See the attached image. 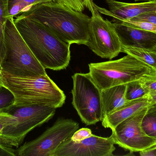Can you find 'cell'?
<instances>
[{"label":"cell","mask_w":156,"mask_h":156,"mask_svg":"<svg viewBox=\"0 0 156 156\" xmlns=\"http://www.w3.org/2000/svg\"><path fill=\"white\" fill-rule=\"evenodd\" d=\"M22 18L39 22L70 45L88 43L90 17L60 3L50 1L38 4L14 18Z\"/></svg>","instance_id":"obj_1"},{"label":"cell","mask_w":156,"mask_h":156,"mask_svg":"<svg viewBox=\"0 0 156 156\" xmlns=\"http://www.w3.org/2000/svg\"><path fill=\"white\" fill-rule=\"evenodd\" d=\"M21 35L45 69H66L71 59V45L41 23L28 18H14Z\"/></svg>","instance_id":"obj_2"},{"label":"cell","mask_w":156,"mask_h":156,"mask_svg":"<svg viewBox=\"0 0 156 156\" xmlns=\"http://www.w3.org/2000/svg\"><path fill=\"white\" fill-rule=\"evenodd\" d=\"M4 86L14 96L15 106H48L55 109L65 104L66 96L48 75L20 78L2 72Z\"/></svg>","instance_id":"obj_3"},{"label":"cell","mask_w":156,"mask_h":156,"mask_svg":"<svg viewBox=\"0 0 156 156\" xmlns=\"http://www.w3.org/2000/svg\"><path fill=\"white\" fill-rule=\"evenodd\" d=\"M4 36L5 56L2 72L20 78L47 75L16 28L13 17H9L5 23Z\"/></svg>","instance_id":"obj_4"},{"label":"cell","mask_w":156,"mask_h":156,"mask_svg":"<svg viewBox=\"0 0 156 156\" xmlns=\"http://www.w3.org/2000/svg\"><path fill=\"white\" fill-rule=\"evenodd\" d=\"M89 74L101 91L138 80L152 68L130 55L116 60L89 64Z\"/></svg>","instance_id":"obj_5"},{"label":"cell","mask_w":156,"mask_h":156,"mask_svg":"<svg viewBox=\"0 0 156 156\" xmlns=\"http://www.w3.org/2000/svg\"><path fill=\"white\" fill-rule=\"evenodd\" d=\"M16 118V122L5 127L0 136V145L18 148L27 135L36 127L51 120L56 109L38 105L17 106L12 104L3 108Z\"/></svg>","instance_id":"obj_6"},{"label":"cell","mask_w":156,"mask_h":156,"mask_svg":"<svg viewBox=\"0 0 156 156\" xmlns=\"http://www.w3.org/2000/svg\"><path fill=\"white\" fill-rule=\"evenodd\" d=\"M72 104L86 125L96 124L103 119L101 90L89 73H76L72 76Z\"/></svg>","instance_id":"obj_7"},{"label":"cell","mask_w":156,"mask_h":156,"mask_svg":"<svg viewBox=\"0 0 156 156\" xmlns=\"http://www.w3.org/2000/svg\"><path fill=\"white\" fill-rule=\"evenodd\" d=\"M79 128L72 119L60 118L36 139L25 143L16 150L17 156H52L55 150Z\"/></svg>","instance_id":"obj_8"},{"label":"cell","mask_w":156,"mask_h":156,"mask_svg":"<svg viewBox=\"0 0 156 156\" xmlns=\"http://www.w3.org/2000/svg\"><path fill=\"white\" fill-rule=\"evenodd\" d=\"M91 14L86 46L102 58L117 56L122 52V44L113 23L104 19L95 6Z\"/></svg>","instance_id":"obj_9"},{"label":"cell","mask_w":156,"mask_h":156,"mask_svg":"<svg viewBox=\"0 0 156 156\" xmlns=\"http://www.w3.org/2000/svg\"><path fill=\"white\" fill-rule=\"evenodd\" d=\"M147 107L139 110L112 130L111 136L115 144L132 153H139L156 146V139L148 136L141 125Z\"/></svg>","instance_id":"obj_10"},{"label":"cell","mask_w":156,"mask_h":156,"mask_svg":"<svg viewBox=\"0 0 156 156\" xmlns=\"http://www.w3.org/2000/svg\"><path fill=\"white\" fill-rule=\"evenodd\" d=\"M112 136L103 137L92 135L80 142L71 137L63 142L52 156H111L115 150Z\"/></svg>","instance_id":"obj_11"},{"label":"cell","mask_w":156,"mask_h":156,"mask_svg":"<svg viewBox=\"0 0 156 156\" xmlns=\"http://www.w3.org/2000/svg\"><path fill=\"white\" fill-rule=\"evenodd\" d=\"M109 10L94 4L100 13L109 16L114 20H131L140 15L156 11V0L140 3H126L115 0H106Z\"/></svg>","instance_id":"obj_12"},{"label":"cell","mask_w":156,"mask_h":156,"mask_svg":"<svg viewBox=\"0 0 156 156\" xmlns=\"http://www.w3.org/2000/svg\"><path fill=\"white\" fill-rule=\"evenodd\" d=\"M122 45L142 48L156 51V34L113 22Z\"/></svg>","instance_id":"obj_13"},{"label":"cell","mask_w":156,"mask_h":156,"mask_svg":"<svg viewBox=\"0 0 156 156\" xmlns=\"http://www.w3.org/2000/svg\"><path fill=\"white\" fill-rule=\"evenodd\" d=\"M149 105L147 95L143 98L127 101L122 106L106 114L102 120V125L105 128L114 129L118 124L134 114Z\"/></svg>","instance_id":"obj_14"},{"label":"cell","mask_w":156,"mask_h":156,"mask_svg":"<svg viewBox=\"0 0 156 156\" xmlns=\"http://www.w3.org/2000/svg\"><path fill=\"white\" fill-rule=\"evenodd\" d=\"M126 85L122 84L101 91L103 118L127 102L125 98Z\"/></svg>","instance_id":"obj_15"},{"label":"cell","mask_w":156,"mask_h":156,"mask_svg":"<svg viewBox=\"0 0 156 156\" xmlns=\"http://www.w3.org/2000/svg\"><path fill=\"white\" fill-rule=\"evenodd\" d=\"M122 52L134 57L156 70V51L136 47L122 45Z\"/></svg>","instance_id":"obj_16"},{"label":"cell","mask_w":156,"mask_h":156,"mask_svg":"<svg viewBox=\"0 0 156 156\" xmlns=\"http://www.w3.org/2000/svg\"><path fill=\"white\" fill-rule=\"evenodd\" d=\"M8 0H0V68L5 56L4 31L5 23L9 17Z\"/></svg>","instance_id":"obj_17"},{"label":"cell","mask_w":156,"mask_h":156,"mask_svg":"<svg viewBox=\"0 0 156 156\" xmlns=\"http://www.w3.org/2000/svg\"><path fill=\"white\" fill-rule=\"evenodd\" d=\"M141 125L143 131L148 136L156 140V103L148 106Z\"/></svg>","instance_id":"obj_18"},{"label":"cell","mask_w":156,"mask_h":156,"mask_svg":"<svg viewBox=\"0 0 156 156\" xmlns=\"http://www.w3.org/2000/svg\"><path fill=\"white\" fill-rule=\"evenodd\" d=\"M52 0H8L9 17H16L33 5Z\"/></svg>","instance_id":"obj_19"},{"label":"cell","mask_w":156,"mask_h":156,"mask_svg":"<svg viewBox=\"0 0 156 156\" xmlns=\"http://www.w3.org/2000/svg\"><path fill=\"white\" fill-rule=\"evenodd\" d=\"M147 95L139 80L127 83L125 98L127 101L143 98Z\"/></svg>","instance_id":"obj_20"},{"label":"cell","mask_w":156,"mask_h":156,"mask_svg":"<svg viewBox=\"0 0 156 156\" xmlns=\"http://www.w3.org/2000/svg\"><path fill=\"white\" fill-rule=\"evenodd\" d=\"M60 3L71 9L78 12H82L88 8L91 13L94 10V0H52Z\"/></svg>","instance_id":"obj_21"},{"label":"cell","mask_w":156,"mask_h":156,"mask_svg":"<svg viewBox=\"0 0 156 156\" xmlns=\"http://www.w3.org/2000/svg\"><path fill=\"white\" fill-rule=\"evenodd\" d=\"M139 81L147 94L156 92V70H152L149 73L145 74Z\"/></svg>","instance_id":"obj_22"},{"label":"cell","mask_w":156,"mask_h":156,"mask_svg":"<svg viewBox=\"0 0 156 156\" xmlns=\"http://www.w3.org/2000/svg\"><path fill=\"white\" fill-rule=\"evenodd\" d=\"M113 22H120L128 26L156 34V24L149 22L132 20H118L114 19H113Z\"/></svg>","instance_id":"obj_23"},{"label":"cell","mask_w":156,"mask_h":156,"mask_svg":"<svg viewBox=\"0 0 156 156\" xmlns=\"http://www.w3.org/2000/svg\"><path fill=\"white\" fill-rule=\"evenodd\" d=\"M14 96L5 86L0 87V109L12 105L14 103Z\"/></svg>","instance_id":"obj_24"},{"label":"cell","mask_w":156,"mask_h":156,"mask_svg":"<svg viewBox=\"0 0 156 156\" xmlns=\"http://www.w3.org/2000/svg\"><path fill=\"white\" fill-rule=\"evenodd\" d=\"M16 121L15 116L5 111L3 109H0V136L5 127L16 122Z\"/></svg>","instance_id":"obj_25"},{"label":"cell","mask_w":156,"mask_h":156,"mask_svg":"<svg viewBox=\"0 0 156 156\" xmlns=\"http://www.w3.org/2000/svg\"><path fill=\"white\" fill-rule=\"evenodd\" d=\"M90 129L87 128H83L78 129L76 131L71 137L72 141L75 142H80L86 138L90 137L92 136Z\"/></svg>","instance_id":"obj_26"},{"label":"cell","mask_w":156,"mask_h":156,"mask_svg":"<svg viewBox=\"0 0 156 156\" xmlns=\"http://www.w3.org/2000/svg\"><path fill=\"white\" fill-rule=\"evenodd\" d=\"M131 20L145 21L156 24V11L142 14L136 17H134Z\"/></svg>","instance_id":"obj_27"},{"label":"cell","mask_w":156,"mask_h":156,"mask_svg":"<svg viewBox=\"0 0 156 156\" xmlns=\"http://www.w3.org/2000/svg\"><path fill=\"white\" fill-rule=\"evenodd\" d=\"M0 156H16V150L0 145Z\"/></svg>","instance_id":"obj_28"},{"label":"cell","mask_w":156,"mask_h":156,"mask_svg":"<svg viewBox=\"0 0 156 156\" xmlns=\"http://www.w3.org/2000/svg\"><path fill=\"white\" fill-rule=\"evenodd\" d=\"M139 154L142 156H156V146L150 149L139 152Z\"/></svg>","instance_id":"obj_29"},{"label":"cell","mask_w":156,"mask_h":156,"mask_svg":"<svg viewBox=\"0 0 156 156\" xmlns=\"http://www.w3.org/2000/svg\"><path fill=\"white\" fill-rule=\"evenodd\" d=\"M147 97L149 105L156 103V92L149 93L147 94Z\"/></svg>","instance_id":"obj_30"},{"label":"cell","mask_w":156,"mask_h":156,"mask_svg":"<svg viewBox=\"0 0 156 156\" xmlns=\"http://www.w3.org/2000/svg\"><path fill=\"white\" fill-rule=\"evenodd\" d=\"M4 86L3 82L2 76H0V87H3Z\"/></svg>","instance_id":"obj_31"},{"label":"cell","mask_w":156,"mask_h":156,"mask_svg":"<svg viewBox=\"0 0 156 156\" xmlns=\"http://www.w3.org/2000/svg\"><path fill=\"white\" fill-rule=\"evenodd\" d=\"M0 76H2V70L0 68Z\"/></svg>","instance_id":"obj_32"},{"label":"cell","mask_w":156,"mask_h":156,"mask_svg":"<svg viewBox=\"0 0 156 156\" xmlns=\"http://www.w3.org/2000/svg\"><path fill=\"white\" fill-rule=\"evenodd\" d=\"M152 1V0H135V2H137V1Z\"/></svg>","instance_id":"obj_33"}]
</instances>
